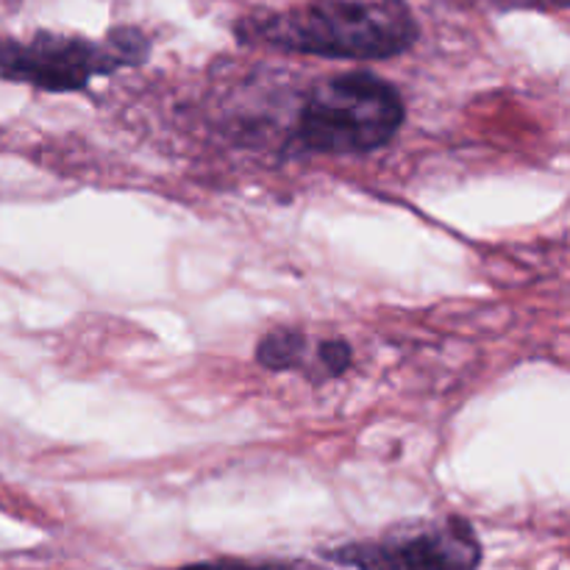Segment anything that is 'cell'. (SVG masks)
Returning <instances> with one entry per match:
<instances>
[{"label":"cell","instance_id":"6","mask_svg":"<svg viewBox=\"0 0 570 570\" xmlns=\"http://www.w3.org/2000/svg\"><path fill=\"white\" fill-rule=\"evenodd\" d=\"M354 365V348H351L348 340L343 337H328L321 343L312 345V384L332 382L348 373V367Z\"/></svg>","mask_w":570,"mask_h":570},{"label":"cell","instance_id":"2","mask_svg":"<svg viewBox=\"0 0 570 570\" xmlns=\"http://www.w3.org/2000/svg\"><path fill=\"white\" fill-rule=\"evenodd\" d=\"M406 120L395 83L371 70L334 72L306 89L289 134V150L317 156H362L393 142Z\"/></svg>","mask_w":570,"mask_h":570},{"label":"cell","instance_id":"5","mask_svg":"<svg viewBox=\"0 0 570 570\" xmlns=\"http://www.w3.org/2000/svg\"><path fill=\"white\" fill-rule=\"evenodd\" d=\"M254 360L259 362L265 371H273V373L298 371L301 376L312 379L309 337L295 326H278L273 328V332H267L265 337L256 343Z\"/></svg>","mask_w":570,"mask_h":570},{"label":"cell","instance_id":"3","mask_svg":"<svg viewBox=\"0 0 570 570\" xmlns=\"http://www.w3.org/2000/svg\"><path fill=\"white\" fill-rule=\"evenodd\" d=\"M148 33L137 26H115L104 37L37 31L31 37L0 33V78L39 92H83L95 78L137 70L150 59Z\"/></svg>","mask_w":570,"mask_h":570},{"label":"cell","instance_id":"4","mask_svg":"<svg viewBox=\"0 0 570 570\" xmlns=\"http://www.w3.org/2000/svg\"><path fill=\"white\" fill-rule=\"evenodd\" d=\"M321 557L351 570H479L484 549L468 518L443 515L399 523L376 538L323 549Z\"/></svg>","mask_w":570,"mask_h":570},{"label":"cell","instance_id":"1","mask_svg":"<svg viewBox=\"0 0 570 570\" xmlns=\"http://www.w3.org/2000/svg\"><path fill=\"white\" fill-rule=\"evenodd\" d=\"M243 45L345 61L404 56L421 37L406 0H312L284 11H254L234 22Z\"/></svg>","mask_w":570,"mask_h":570},{"label":"cell","instance_id":"7","mask_svg":"<svg viewBox=\"0 0 570 570\" xmlns=\"http://www.w3.org/2000/svg\"><path fill=\"white\" fill-rule=\"evenodd\" d=\"M173 570H306L295 562L282 560H239V557H217V560H200L189 562V566L173 568Z\"/></svg>","mask_w":570,"mask_h":570}]
</instances>
